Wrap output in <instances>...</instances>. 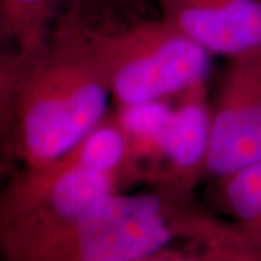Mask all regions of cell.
I'll list each match as a JSON object with an SVG mask.
<instances>
[{
  "mask_svg": "<svg viewBox=\"0 0 261 261\" xmlns=\"http://www.w3.org/2000/svg\"><path fill=\"white\" fill-rule=\"evenodd\" d=\"M111 103L83 0H64L45 44L10 71V174L64 157L108 118Z\"/></svg>",
  "mask_w": 261,
  "mask_h": 261,
  "instance_id": "1",
  "label": "cell"
},
{
  "mask_svg": "<svg viewBox=\"0 0 261 261\" xmlns=\"http://www.w3.org/2000/svg\"><path fill=\"white\" fill-rule=\"evenodd\" d=\"M231 226L200 209L192 196L157 187L125 189L0 261H135L174 244L212 238Z\"/></svg>",
  "mask_w": 261,
  "mask_h": 261,
  "instance_id": "2",
  "label": "cell"
},
{
  "mask_svg": "<svg viewBox=\"0 0 261 261\" xmlns=\"http://www.w3.org/2000/svg\"><path fill=\"white\" fill-rule=\"evenodd\" d=\"M129 183L126 144L109 113L64 157L6 177L0 187V257L73 222Z\"/></svg>",
  "mask_w": 261,
  "mask_h": 261,
  "instance_id": "3",
  "label": "cell"
},
{
  "mask_svg": "<svg viewBox=\"0 0 261 261\" xmlns=\"http://www.w3.org/2000/svg\"><path fill=\"white\" fill-rule=\"evenodd\" d=\"M83 3L115 106L177 97L207 82L212 56L161 16L94 23Z\"/></svg>",
  "mask_w": 261,
  "mask_h": 261,
  "instance_id": "4",
  "label": "cell"
},
{
  "mask_svg": "<svg viewBox=\"0 0 261 261\" xmlns=\"http://www.w3.org/2000/svg\"><path fill=\"white\" fill-rule=\"evenodd\" d=\"M261 161V49L228 60L212 103L206 176H231Z\"/></svg>",
  "mask_w": 261,
  "mask_h": 261,
  "instance_id": "5",
  "label": "cell"
},
{
  "mask_svg": "<svg viewBox=\"0 0 261 261\" xmlns=\"http://www.w3.org/2000/svg\"><path fill=\"white\" fill-rule=\"evenodd\" d=\"M166 22L212 57L261 49V0H155Z\"/></svg>",
  "mask_w": 261,
  "mask_h": 261,
  "instance_id": "6",
  "label": "cell"
},
{
  "mask_svg": "<svg viewBox=\"0 0 261 261\" xmlns=\"http://www.w3.org/2000/svg\"><path fill=\"white\" fill-rule=\"evenodd\" d=\"M207 94L205 82L178 94L173 103L161 154L148 178L152 187L192 196L199 178L206 176L212 125V103Z\"/></svg>",
  "mask_w": 261,
  "mask_h": 261,
  "instance_id": "7",
  "label": "cell"
},
{
  "mask_svg": "<svg viewBox=\"0 0 261 261\" xmlns=\"http://www.w3.org/2000/svg\"><path fill=\"white\" fill-rule=\"evenodd\" d=\"M173 112L170 99L121 105L112 113L121 128L128 151L130 183L148 180L155 167Z\"/></svg>",
  "mask_w": 261,
  "mask_h": 261,
  "instance_id": "8",
  "label": "cell"
},
{
  "mask_svg": "<svg viewBox=\"0 0 261 261\" xmlns=\"http://www.w3.org/2000/svg\"><path fill=\"white\" fill-rule=\"evenodd\" d=\"M64 0H0V51L10 70L45 44Z\"/></svg>",
  "mask_w": 261,
  "mask_h": 261,
  "instance_id": "9",
  "label": "cell"
},
{
  "mask_svg": "<svg viewBox=\"0 0 261 261\" xmlns=\"http://www.w3.org/2000/svg\"><path fill=\"white\" fill-rule=\"evenodd\" d=\"M135 261H261V247L233 224L216 237L174 244Z\"/></svg>",
  "mask_w": 261,
  "mask_h": 261,
  "instance_id": "10",
  "label": "cell"
},
{
  "mask_svg": "<svg viewBox=\"0 0 261 261\" xmlns=\"http://www.w3.org/2000/svg\"><path fill=\"white\" fill-rule=\"evenodd\" d=\"M226 212L261 247V161L218 181Z\"/></svg>",
  "mask_w": 261,
  "mask_h": 261,
  "instance_id": "11",
  "label": "cell"
},
{
  "mask_svg": "<svg viewBox=\"0 0 261 261\" xmlns=\"http://www.w3.org/2000/svg\"><path fill=\"white\" fill-rule=\"evenodd\" d=\"M10 93L5 77L3 58L0 56V177L10 174L9 130H10Z\"/></svg>",
  "mask_w": 261,
  "mask_h": 261,
  "instance_id": "12",
  "label": "cell"
},
{
  "mask_svg": "<svg viewBox=\"0 0 261 261\" xmlns=\"http://www.w3.org/2000/svg\"><path fill=\"white\" fill-rule=\"evenodd\" d=\"M99 3H112L113 8H123V9H135L141 8V5L145 3V0H97Z\"/></svg>",
  "mask_w": 261,
  "mask_h": 261,
  "instance_id": "13",
  "label": "cell"
}]
</instances>
